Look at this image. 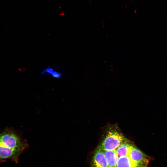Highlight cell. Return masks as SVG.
<instances>
[{
    "label": "cell",
    "instance_id": "6da1fadb",
    "mask_svg": "<svg viewBox=\"0 0 167 167\" xmlns=\"http://www.w3.org/2000/svg\"><path fill=\"white\" fill-rule=\"evenodd\" d=\"M29 147L22 135L11 128L0 133V162L11 160L17 163L23 152Z\"/></svg>",
    "mask_w": 167,
    "mask_h": 167
},
{
    "label": "cell",
    "instance_id": "7a4b0ae2",
    "mask_svg": "<svg viewBox=\"0 0 167 167\" xmlns=\"http://www.w3.org/2000/svg\"><path fill=\"white\" fill-rule=\"evenodd\" d=\"M126 139L117 124H110L105 127L99 146L104 151L115 150Z\"/></svg>",
    "mask_w": 167,
    "mask_h": 167
},
{
    "label": "cell",
    "instance_id": "3957f363",
    "mask_svg": "<svg viewBox=\"0 0 167 167\" xmlns=\"http://www.w3.org/2000/svg\"><path fill=\"white\" fill-rule=\"evenodd\" d=\"M128 157L134 162L148 166L149 157L133 145L129 152Z\"/></svg>",
    "mask_w": 167,
    "mask_h": 167
},
{
    "label": "cell",
    "instance_id": "277c9868",
    "mask_svg": "<svg viewBox=\"0 0 167 167\" xmlns=\"http://www.w3.org/2000/svg\"><path fill=\"white\" fill-rule=\"evenodd\" d=\"M91 165L92 167H108L104 150L99 146L94 154Z\"/></svg>",
    "mask_w": 167,
    "mask_h": 167
},
{
    "label": "cell",
    "instance_id": "5b68a950",
    "mask_svg": "<svg viewBox=\"0 0 167 167\" xmlns=\"http://www.w3.org/2000/svg\"><path fill=\"white\" fill-rule=\"evenodd\" d=\"M116 167H147L132 161L128 156L119 157Z\"/></svg>",
    "mask_w": 167,
    "mask_h": 167
},
{
    "label": "cell",
    "instance_id": "8992f818",
    "mask_svg": "<svg viewBox=\"0 0 167 167\" xmlns=\"http://www.w3.org/2000/svg\"><path fill=\"white\" fill-rule=\"evenodd\" d=\"M108 167H116L119 157L115 150H104Z\"/></svg>",
    "mask_w": 167,
    "mask_h": 167
},
{
    "label": "cell",
    "instance_id": "52a82bcc",
    "mask_svg": "<svg viewBox=\"0 0 167 167\" xmlns=\"http://www.w3.org/2000/svg\"><path fill=\"white\" fill-rule=\"evenodd\" d=\"M133 145L131 142L126 139L115 150L118 157L128 156L130 150Z\"/></svg>",
    "mask_w": 167,
    "mask_h": 167
},
{
    "label": "cell",
    "instance_id": "ba28073f",
    "mask_svg": "<svg viewBox=\"0 0 167 167\" xmlns=\"http://www.w3.org/2000/svg\"><path fill=\"white\" fill-rule=\"evenodd\" d=\"M52 76L55 78H60L62 75V74L58 71L54 70L50 74Z\"/></svg>",
    "mask_w": 167,
    "mask_h": 167
}]
</instances>
